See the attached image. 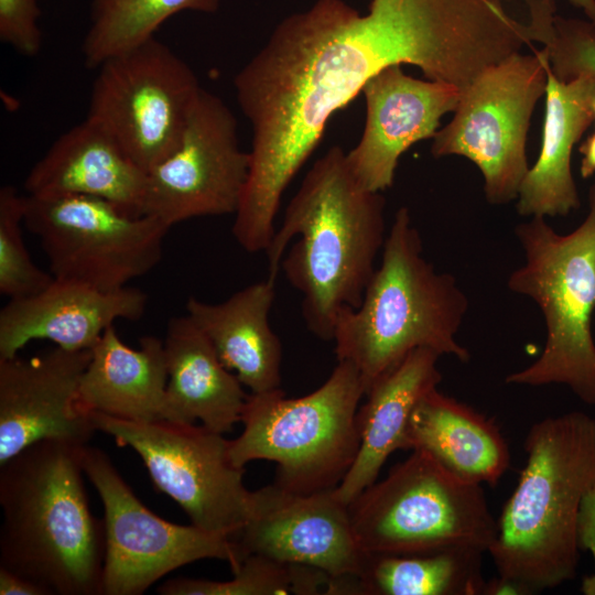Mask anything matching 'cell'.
<instances>
[{
    "mask_svg": "<svg viewBox=\"0 0 595 595\" xmlns=\"http://www.w3.org/2000/svg\"><path fill=\"white\" fill-rule=\"evenodd\" d=\"M548 71L544 47L517 52L487 67L462 89L452 120L433 137L434 158L461 155L478 166L491 204L518 197L529 170L530 120L545 94Z\"/></svg>",
    "mask_w": 595,
    "mask_h": 595,
    "instance_id": "cell-9",
    "label": "cell"
},
{
    "mask_svg": "<svg viewBox=\"0 0 595 595\" xmlns=\"http://www.w3.org/2000/svg\"><path fill=\"white\" fill-rule=\"evenodd\" d=\"M422 251L409 209L399 208L360 304L338 314L335 354L356 367L365 394L414 349L469 359L456 338L468 300L455 278L437 272Z\"/></svg>",
    "mask_w": 595,
    "mask_h": 595,
    "instance_id": "cell-5",
    "label": "cell"
},
{
    "mask_svg": "<svg viewBox=\"0 0 595 595\" xmlns=\"http://www.w3.org/2000/svg\"><path fill=\"white\" fill-rule=\"evenodd\" d=\"M401 66L382 69L364 86V131L346 153L354 177L371 192L392 185L400 156L415 142L433 139L441 118L456 109L462 95L455 85L411 77Z\"/></svg>",
    "mask_w": 595,
    "mask_h": 595,
    "instance_id": "cell-17",
    "label": "cell"
},
{
    "mask_svg": "<svg viewBox=\"0 0 595 595\" xmlns=\"http://www.w3.org/2000/svg\"><path fill=\"white\" fill-rule=\"evenodd\" d=\"M231 540L240 564L257 554L333 578L357 575L365 555L335 488L303 495L271 484L251 491L247 520Z\"/></svg>",
    "mask_w": 595,
    "mask_h": 595,
    "instance_id": "cell-15",
    "label": "cell"
},
{
    "mask_svg": "<svg viewBox=\"0 0 595 595\" xmlns=\"http://www.w3.org/2000/svg\"><path fill=\"white\" fill-rule=\"evenodd\" d=\"M576 8L583 10L589 21L595 24V0H567Z\"/></svg>",
    "mask_w": 595,
    "mask_h": 595,
    "instance_id": "cell-35",
    "label": "cell"
},
{
    "mask_svg": "<svg viewBox=\"0 0 595 595\" xmlns=\"http://www.w3.org/2000/svg\"><path fill=\"white\" fill-rule=\"evenodd\" d=\"M409 451L424 450L463 480L495 486L510 466L499 426L437 388L415 405L408 425Z\"/></svg>",
    "mask_w": 595,
    "mask_h": 595,
    "instance_id": "cell-25",
    "label": "cell"
},
{
    "mask_svg": "<svg viewBox=\"0 0 595 595\" xmlns=\"http://www.w3.org/2000/svg\"><path fill=\"white\" fill-rule=\"evenodd\" d=\"M24 226L37 239L55 279L117 291L161 260L170 229L87 195L24 196Z\"/></svg>",
    "mask_w": 595,
    "mask_h": 595,
    "instance_id": "cell-10",
    "label": "cell"
},
{
    "mask_svg": "<svg viewBox=\"0 0 595 595\" xmlns=\"http://www.w3.org/2000/svg\"><path fill=\"white\" fill-rule=\"evenodd\" d=\"M90 349L0 358V465L45 440L85 445L96 431L78 403Z\"/></svg>",
    "mask_w": 595,
    "mask_h": 595,
    "instance_id": "cell-16",
    "label": "cell"
},
{
    "mask_svg": "<svg viewBox=\"0 0 595 595\" xmlns=\"http://www.w3.org/2000/svg\"><path fill=\"white\" fill-rule=\"evenodd\" d=\"M348 513L364 553L488 552L498 532L483 486L461 479L420 448L353 499Z\"/></svg>",
    "mask_w": 595,
    "mask_h": 595,
    "instance_id": "cell-8",
    "label": "cell"
},
{
    "mask_svg": "<svg viewBox=\"0 0 595 595\" xmlns=\"http://www.w3.org/2000/svg\"><path fill=\"white\" fill-rule=\"evenodd\" d=\"M96 431L131 447L155 488L182 507L192 524L232 539L244 527L251 491L245 468L229 456V440L203 424L130 421L87 412Z\"/></svg>",
    "mask_w": 595,
    "mask_h": 595,
    "instance_id": "cell-11",
    "label": "cell"
},
{
    "mask_svg": "<svg viewBox=\"0 0 595 595\" xmlns=\"http://www.w3.org/2000/svg\"><path fill=\"white\" fill-rule=\"evenodd\" d=\"M440 354L429 348L412 350L391 371L376 381L357 412L360 445L357 457L335 488L346 505L372 485L396 451H409L408 425L418 402L442 381Z\"/></svg>",
    "mask_w": 595,
    "mask_h": 595,
    "instance_id": "cell-21",
    "label": "cell"
},
{
    "mask_svg": "<svg viewBox=\"0 0 595 595\" xmlns=\"http://www.w3.org/2000/svg\"><path fill=\"white\" fill-rule=\"evenodd\" d=\"M36 0H0V40L19 54L34 57L42 48Z\"/></svg>",
    "mask_w": 595,
    "mask_h": 595,
    "instance_id": "cell-30",
    "label": "cell"
},
{
    "mask_svg": "<svg viewBox=\"0 0 595 595\" xmlns=\"http://www.w3.org/2000/svg\"><path fill=\"white\" fill-rule=\"evenodd\" d=\"M539 158L529 167L518 193L522 216H565L580 206L572 174L575 144L594 120L595 75L560 80L550 69Z\"/></svg>",
    "mask_w": 595,
    "mask_h": 595,
    "instance_id": "cell-20",
    "label": "cell"
},
{
    "mask_svg": "<svg viewBox=\"0 0 595 595\" xmlns=\"http://www.w3.org/2000/svg\"><path fill=\"white\" fill-rule=\"evenodd\" d=\"M24 196L6 185L0 190V292L20 299L45 289L54 277L32 260L23 236Z\"/></svg>",
    "mask_w": 595,
    "mask_h": 595,
    "instance_id": "cell-29",
    "label": "cell"
},
{
    "mask_svg": "<svg viewBox=\"0 0 595 595\" xmlns=\"http://www.w3.org/2000/svg\"><path fill=\"white\" fill-rule=\"evenodd\" d=\"M527 461L488 550L500 577L536 594L574 580L578 515L595 486V416L573 411L534 423Z\"/></svg>",
    "mask_w": 595,
    "mask_h": 595,
    "instance_id": "cell-4",
    "label": "cell"
},
{
    "mask_svg": "<svg viewBox=\"0 0 595 595\" xmlns=\"http://www.w3.org/2000/svg\"><path fill=\"white\" fill-rule=\"evenodd\" d=\"M524 263L508 279V288L532 299L547 329L539 358L508 375L507 383L567 386L583 402L595 405V183L588 191V213L572 232L558 234L534 216L516 227Z\"/></svg>",
    "mask_w": 595,
    "mask_h": 595,
    "instance_id": "cell-6",
    "label": "cell"
},
{
    "mask_svg": "<svg viewBox=\"0 0 595 595\" xmlns=\"http://www.w3.org/2000/svg\"><path fill=\"white\" fill-rule=\"evenodd\" d=\"M485 551L450 548L421 553H365L340 595H483Z\"/></svg>",
    "mask_w": 595,
    "mask_h": 595,
    "instance_id": "cell-26",
    "label": "cell"
},
{
    "mask_svg": "<svg viewBox=\"0 0 595 595\" xmlns=\"http://www.w3.org/2000/svg\"><path fill=\"white\" fill-rule=\"evenodd\" d=\"M274 282L242 288L220 303L190 296L186 314L213 345L223 365L251 393L281 388L282 345L269 323Z\"/></svg>",
    "mask_w": 595,
    "mask_h": 595,
    "instance_id": "cell-22",
    "label": "cell"
},
{
    "mask_svg": "<svg viewBox=\"0 0 595 595\" xmlns=\"http://www.w3.org/2000/svg\"><path fill=\"white\" fill-rule=\"evenodd\" d=\"M385 205L381 193L357 182L346 152L334 145L307 171L264 251L268 279L275 282L289 242L299 237L282 269L302 294L306 327L323 340H333L338 314L360 304L376 271L387 237Z\"/></svg>",
    "mask_w": 595,
    "mask_h": 595,
    "instance_id": "cell-2",
    "label": "cell"
},
{
    "mask_svg": "<svg viewBox=\"0 0 595 595\" xmlns=\"http://www.w3.org/2000/svg\"><path fill=\"white\" fill-rule=\"evenodd\" d=\"M87 118L148 172L177 144L202 89L193 69L154 36L104 61Z\"/></svg>",
    "mask_w": 595,
    "mask_h": 595,
    "instance_id": "cell-12",
    "label": "cell"
},
{
    "mask_svg": "<svg viewBox=\"0 0 595 595\" xmlns=\"http://www.w3.org/2000/svg\"><path fill=\"white\" fill-rule=\"evenodd\" d=\"M483 595H527V593L517 583L497 575L486 581Z\"/></svg>",
    "mask_w": 595,
    "mask_h": 595,
    "instance_id": "cell-33",
    "label": "cell"
},
{
    "mask_svg": "<svg viewBox=\"0 0 595 595\" xmlns=\"http://www.w3.org/2000/svg\"><path fill=\"white\" fill-rule=\"evenodd\" d=\"M84 475L96 488L105 511L106 552L101 595H140L167 573L203 559L240 562L224 534L166 521L148 509L120 476L108 455L86 444Z\"/></svg>",
    "mask_w": 595,
    "mask_h": 595,
    "instance_id": "cell-13",
    "label": "cell"
},
{
    "mask_svg": "<svg viewBox=\"0 0 595 595\" xmlns=\"http://www.w3.org/2000/svg\"><path fill=\"white\" fill-rule=\"evenodd\" d=\"M490 0H371L361 14L344 0H317L283 19L237 73L250 122L247 185L232 235L264 250L282 195L318 145L332 115L392 65L465 88L495 57Z\"/></svg>",
    "mask_w": 595,
    "mask_h": 595,
    "instance_id": "cell-1",
    "label": "cell"
},
{
    "mask_svg": "<svg viewBox=\"0 0 595 595\" xmlns=\"http://www.w3.org/2000/svg\"><path fill=\"white\" fill-rule=\"evenodd\" d=\"M90 350L79 385L83 411L140 422L164 420L167 369L163 340L144 336L134 349L112 325Z\"/></svg>",
    "mask_w": 595,
    "mask_h": 595,
    "instance_id": "cell-24",
    "label": "cell"
},
{
    "mask_svg": "<svg viewBox=\"0 0 595 595\" xmlns=\"http://www.w3.org/2000/svg\"><path fill=\"white\" fill-rule=\"evenodd\" d=\"M578 151L583 155L580 166L581 175L588 178L595 173V132L581 144Z\"/></svg>",
    "mask_w": 595,
    "mask_h": 595,
    "instance_id": "cell-34",
    "label": "cell"
},
{
    "mask_svg": "<svg viewBox=\"0 0 595 595\" xmlns=\"http://www.w3.org/2000/svg\"><path fill=\"white\" fill-rule=\"evenodd\" d=\"M229 581L175 577L160 584L161 595H328L333 577L324 571L252 554Z\"/></svg>",
    "mask_w": 595,
    "mask_h": 595,
    "instance_id": "cell-28",
    "label": "cell"
},
{
    "mask_svg": "<svg viewBox=\"0 0 595 595\" xmlns=\"http://www.w3.org/2000/svg\"><path fill=\"white\" fill-rule=\"evenodd\" d=\"M555 63L565 79L581 74L595 75V25L580 23L571 28L560 41Z\"/></svg>",
    "mask_w": 595,
    "mask_h": 595,
    "instance_id": "cell-31",
    "label": "cell"
},
{
    "mask_svg": "<svg viewBox=\"0 0 595 595\" xmlns=\"http://www.w3.org/2000/svg\"><path fill=\"white\" fill-rule=\"evenodd\" d=\"M163 344L167 369L164 420H198L215 432L231 431L241 421L248 394L208 338L186 314L170 320Z\"/></svg>",
    "mask_w": 595,
    "mask_h": 595,
    "instance_id": "cell-23",
    "label": "cell"
},
{
    "mask_svg": "<svg viewBox=\"0 0 595 595\" xmlns=\"http://www.w3.org/2000/svg\"><path fill=\"white\" fill-rule=\"evenodd\" d=\"M219 3L220 0H94L90 26L82 45L85 65L96 69L107 58L145 42L178 12L215 13Z\"/></svg>",
    "mask_w": 595,
    "mask_h": 595,
    "instance_id": "cell-27",
    "label": "cell"
},
{
    "mask_svg": "<svg viewBox=\"0 0 595 595\" xmlns=\"http://www.w3.org/2000/svg\"><path fill=\"white\" fill-rule=\"evenodd\" d=\"M148 296L126 286L101 291L55 279L42 291L11 299L0 311V358H10L30 342L47 339L68 350L91 349L118 320L137 321Z\"/></svg>",
    "mask_w": 595,
    "mask_h": 595,
    "instance_id": "cell-18",
    "label": "cell"
},
{
    "mask_svg": "<svg viewBox=\"0 0 595 595\" xmlns=\"http://www.w3.org/2000/svg\"><path fill=\"white\" fill-rule=\"evenodd\" d=\"M363 396L358 370L344 360L303 397L286 398L281 388L248 394L244 430L229 440L230 459L240 468L256 459L274 462L273 484L290 493L334 489L359 451L357 412Z\"/></svg>",
    "mask_w": 595,
    "mask_h": 595,
    "instance_id": "cell-7",
    "label": "cell"
},
{
    "mask_svg": "<svg viewBox=\"0 0 595 595\" xmlns=\"http://www.w3.org/2000/svg\"><path fill=\"white\" fill-rule=\"evenodd\" d=\"M145 182L147 172L118 141L86 118L52 143L29 172L24 188L32 196H94L139 216Z\"/></svg>",
    "mask_w": 595,
    "mask_h": 595,
    "instance_id": "cell-19",
    "label": "cell"
},
{
    "mask_svg": "<svg viewBox=\"0 0 595 595\" xmlns=\"http://www.w3.org/2000/svg\"><path fill=\"white\" fill-rule=\"evenodd\" d=\"M594 120H595V102H594Z\"/></svg>",
    "mask_w": 595,
    "mask_h": 595,
    "instance_id": "cell-36",
    "label": "cell"
},
{
    "mask_svg": "<svg viewBox=\"0 0 595 595\" xmlns=\"http://www.w3.org/2000/svg\"><path fill=\"white\" fill-rule=\"evenodd\" d=\"M0 595H48L36 583L0 566Z\"/></svg>",
    "mask_w": 595,
    "mask_h": 595,
    "instance_id": "cell-32",
    "label": "cell"
},
{
    "mask_svg": "<svg viewBox=\"0 0 595 595\" xmlns=\"http://www.w3.org/2000/svg\"><path fill=\"white\" fill-rule=\"evenodd\" d=\"M249 169L236 117L202 87L176 147L147 172L142 215L171 228L196 217L236 214Z\"/></svg>",
    "mask_w": 595,
    "mask_h": 595,
    "instance_id": "cell-14",
    "label": "cell"
},
{
    "mask_svg": "<svg viewBox=\"0 0 595 595\" xmlns=\"http://www.w3.org/2000/svg\"><path fill=\"white\" fill-rule=\"evenodd\" d=\"M85 445L40 441L0 465V566L48 595H101L105 524L88 506Z\"/></svg>",
    "mask_w": 595,
    "mask_h": 595,
    "instance_id": "cell-3",
    "label": "cell"
}]
</instances>
